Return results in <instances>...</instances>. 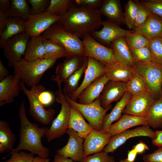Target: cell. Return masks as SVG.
<instances>
[{"instance_id": "1", "label": "cell", "mask_w": 162, "mask_h": 162, "mask_svg": "<svg viewBox=\"0 0 162 162\" xmlns=\"http://www.w3.org/2000/svg\"><path fill=\"white\" fill-rule=\"evenodd\" d=\"M102 21L99 9L73 4L57 22L64 29L83 38L97 31Z\"/></svg>"}, {"instance_id": "2", "label": "cell", "mask_w": 162, "mask_h": 162, "mask_svg": "<svg viewBox=\"0 0 162 162\" xmlns=\"http://www.w3.org/2000/svg\"><path fill=\"white\" fill-rule=\"evenodd\" d=\"M18 113L20 121L19 143L7 156L14 152L26 150L41 158H48L49 150L42 145L41 140L46 136L48 128L45 127H40L37 124L29 121L26 116L24 102L19 107Z\"/></svg>"}, {"instance_id": "3", "label": "cell", "mask_w": 162, "mask_h": 162, "mask_svg": "<svg viewBox=\"0 0 162 162\" xmlns=\"http://www.w3.org/2000/svg\"><path fill=\"white\" fill-rule=\"evenodd\" d=\"M57 59L43 58L29 62L23 58L13 66L14 75L32 88L38 85L44 73L53 67Z\"/></svg>"}, {"instance_id": "4", "label": "cell", "mask_w": 162, "mask_h": 162, "mask_svg": "<svg viewBox=\"0 0 162 162\" xmlns=\"http://www.w3.org/2000/svg\"><path fill=\"white\" fill-rule=\"evenodd\" d=\"M20 85L21 90L26 95L29 102L30 114L35 120L41 124L45 125L50 124L53 119L55 110L51 108L46 110L38 98L40 93L45 90V87L38 84L29 90L21 81Z\"/></svg>"}, {"instance_id": "5", "label": "cell", "mask_w": 162, "mask_h": 162, "mask_svg": "<svg viewBox=\"0 0 162 162\" xmlns=\"http://www.w3.org/2000/svg\"><path fill=\"white\" fill-rule=\"evenodd\" d=\"M42 35L46 39L52 40L61 45L70 56H83L84 47L82 40L64 29L57 22Z\"/></svg>"}, {"instance_id": "6", "label": "cell", "mask_w": 162, "mask_h": 162, "mask_svg": "<svg viewBox=\"0 0 162 162\" xmlns=\"http://www.w3.org/2000/svg\"><path fill=\"white\" fill-rule=\"evenodd\" d=\"M135 72L146 82L149 92L156 99L162 95V65L153 62H135Z\"/></svg>"}, {"instance_id": "7", "label": "cell", "mask_w": 162, "mask_h": 162, "mask_svg": "<svg viewBox=\"0 0 162 162\" xmlns=\"http://www.w3.org/2000/svg\"><path fill=\"white\" fill-rule=\"evenodd\" d=\"M58 88L56 92V100L61 104V107L59 114L52 121L46 134L49 142L63 136L68 128L71 106L63 93L61 85H58Z\"/></svg>"}, {"instance_id": "8", "label": "cell", "mask_w": 162, "mask_h": 162, "mask_svg": "<svg viewBox=\"0 0 162 162\" xmlns=\"http://www.w3.org/2000/svg\"><path fill=\"white\" fill-rule=\"evenodd\" d=\"M64 96L70 105L78 110L94 129L101 130L104 117L111 107L104 108L101 104L99 97L92 103L84 104L77 103L68 96Z\"/></svg>"}, {"instance_id": "9", "label": "cell", "mask_w": 162, "mask_h": 162, "mask_svg": "<svg viewBox=\"0 0 162 162\" xmlns=\"http://www.w3.org/2000/svg\"><path fill=\"white\" fill-rule=\"evenodd\" d=\"M30 38L24 32L14 35L4 44L1 48L9 67H13L23 59Z\"/></svg>"}, {"instance_id": "10", "label": "cell", "mask_w": 162, "mask_h": 162, "mask_svg": "<svg viewBox=\"0 0 162 162\" xmlns=\"http://www.w3.org/2000/svg\"><path fill=\"white\" fill-rule=\"evenodd\" d=\"M82 39L83 56L93 58L106 66L112 65L118 62L112 48L105 46L90 35L86 36Z\"/></svg>"}, {"instance_id": "11", "label": "cell", "mask_w": 162, "mask_h": 162, "mask_svg": "<svg viewBox=\"0 0 162 162\" xmlns=\"http://www.w3.org/2000/svg\"><path fill=\"white\" fill-rule=\"evenodd\" d=\"M140 136H147L153 140L155 138L156 135L154 131L148 124L128 129L112 136L109 143L103 151L107 154L112 153L130 138Z\"/></svg>"}, {"instance_id": "12", "label": "cell", "mask_w": 162, "mask_h": 162, "mask_svg": "<svg viewBox=\"0 0 162 162\" xmlns=\"http://www.w3.org/2000/svg\"><path fill=\"white\" fill-rule=\"evenodd\" d=\"M60 17L47 11L31 15L25 21V32L31 38L39 36L56 22Z\"/></svg>"}, {"instance_id": "13", "label": "cell", "mask_w": 162, "mask_h": 162, "mask_svg": "<svg viewBox=\"0 0 162 162\" xmlns=\"http://www.w3.org/2000/svg\"><path fill=\"white\" fill-rule=\"evenodd\" d=\"M69 138L67 144L57 151V153L66 158L75 161L81 162L84 158V139L72 129L68 128L66 131Z\"/></svg>"}, {"instance_id": "14", "label": "cell", "mask_w": 162, "mask_h": 162, "mask_svg": "<svg viewBox=\"0 0 162 162\" xmlns=\"http://www.w3.org/2000/svg\"><path fill=\"white\" fill-rule=\"evenodd\" d=\"M156 100L149 92L132 96L123 113L146 118Z\"/></svg>"}, {"instance_id": "15", "label": "cell", "mask_w": 162, "mask_h": 162, "mask_svg": "<svg viewBox=\"0 0 162 162\" xmlns=\"http://www.w3.org/2000/svg\"><path fill=\"white\" fill-rule=\"evenodd\" d=\"M102 28L100 31H96L90 35L99 43L111 44L114 40L119 38L125 37L133 32L124 29L118 25L107 20L102 21Z\"/></svg>"}, {"instance_id": "16", "label": "cell", "mask_w": 162, "mask_h": 162, "mask_svg": "<svg viewBox=\"0 0 162 162\" xmlns=\"http://www.w3.org/2000/svg\"><path fill=\"white\" fill-rule=\"evenodd\" d=\"M80 55L70 56L66 57L62 62L57 66L55 75L51 79L60 85L83 65L86 58Z\"/></svg>"}, {"instance_id": "17", "label": "cell", "mask_w": 162, "mask_h": 162, "mask_svg": "<svg viewBox=\"0 0 162 162\" xmlns=\"http://www.w3.org/2000/svg\"><path fill=\"white\" fill-rule=\"evenodd\" d=\"M106 72V67L105 65L93 58L88 57L84 79L77 89L69 98L76 102L78 96L85 88L95 80L105 74Z\"/></svg>"}, {"instance_id": "18", "label": "cell", "mask_w": 162, "mask_h": 162, "mask_svg": "<svg viewBox=\"0 0 162 162\" xmlns=\"http://www.w3.org/2000/svg\"><path fill=\"white\" fill-rule=\"evenodd\" d=\"M111 135L109 133L94 129L84 139V158L91 154L103 151L109 143Z\"/></svg>"}, {"instance_id": "19", "label": "cell", "mask_w": 162, "mask_h": 162, "mask_svg": "<svg viewBox=\"0 0 162 162\" xmlns=\"http://www.w3.org/2000/svg\"><path fill=\"white\" fill-rule=\"evenodd\" d=\"M126 91L125 82L109 80L99 97L102 106L105 109L111 107V103L118 102Z\"/></svg>"}, {"instance_id": "20", "label": "cell", "mask_w": 162, "mask_h": 162, "mask_svg": "<svg viewBox=\"0 0 162 162\" xmlns=\"http://www.w3.org/2000/svg\"><path fill=\"white\" fill-rule=\"evenodd\" d=\"M20 80L14 75H9L0 82V106L14 101L21 89Z\"/></svg>"}, {"instance_id": "21", "label": "cell", "mask_w": 162, "mask_h": 162, "mask_svg": "<svg viewBox=\"0 0 162 162\" xmlns=\"http://www.w3.org/2000/svg\"><path fill=\"white\" fill-rule=\"evenodd\" d=\"M148 124L146 118L124 114L109 127L106 132L112 136L133 127Z\"/></svg>"}, {"instance_id": "22", "label": "cell", "mask_w": 162, "mask_h": 162, "mask_svg": "<svg viewBox=\"0 0 162 162\" xmlns=\"http://www.w3.org/2000/svg\"><path fill=\"white\" fill-rule=\"evenodd\" d=\"M109 80L104 74L87 86L78 98L79 103L86 104L92 103L99 98Z\"/></svg>"}, {"instance_id": "23", "label": "cell", "mask_w": 162, "mask_h": 162, "mask_svg": "<svg viewBox=\"0 0 162 162\" xmlns=\"http://www.w3.org/2000/svg\"><path fill=\"white\" fill-rule=\"evenodd\" d=\"M133 31L144 36L150 40L157 38H162V19L152 14L146 21Z\"/></svg>"}, {"instance_id": "24", "label": "cell", "mask_w": 162, "mask_h": 162, "mask_svg": "<svg viewBox=\"0 0 162 162\" xmlns=\"http://www.w3.org/2000/svg\"><path fill=\"white\" fill-rule=\"evenodd\" d=\"M99 10L101 15L105 16L108 20L118 25L124 23V14L119 0H103Z\"/></svg>"}, {"instance_id": "25", "label": "cell", "mask_w": 162, "mask_h": 162, "mask_svg": "<svg viewBox=\"0 0 162 162\" xmlns=\"http://www.w3.org/2000/svg\"><path fill=\"white\" fill-rule=\"evenodd\" d=\"M70 106L68 128L75 131L80 136L85 139L94 129L86 122L82 115L78 110Z\"/></svg>"}, {"instance_id": "26", "label": "cell", "mask_w": 162, "mask_h": 162, "mask_svg": "<svg viewBox=\"0 0 162 162\" xmlns=\"http://www.w3.org/2000/svg\"><path fill=\"white\" fill-rule=\"evenodd\" d=\"M106 67L105 74L110 81L126 82L135 72L134 68L127 66L119 62Z\"/></svg>"}, {"instance_id": "27", "label": "cell", "mask_w": 162, "mask_h": 162, "mask_svg": "<svg viewBox=\"0 0 162 162\" xmlns=\"http://www.w3.org/2000/svg\"><path fill=\"white\" fill-rule=\"evenodd\" d=\"M111 45L115 56L119 62L127 66L134 68L135 62L126 43L124 37L116 39L112 42Z\"/></svg>"}, {"instance_id": "28", "label": "cell", "mask_w": 162, "mask_h": 162, "mask_svg": "<svg viewBox=\"0 0 162 162\" xmlns=\"http://www.w3.org/2000/svg\"><path fill=\"white\" fill-rule=\"evenodd\" d=\"M132 96L126 91L119 100L111 112L104 117L101 131L106 132L109 127L113 122L118 121L122 116V113ZM107 133V132H106Z\"/></svg>"}, {"instance_id": "29", "label": "cell", "mask_w": 162, "mask_h": 162, "mask_svg": "<svg viewBox=\"0 0 162 162\" xmlns=\"http://www.w3.org/2000/svg\"><path fill=\"white\" fill-rule=\"evenodd\" d=\"M45 39L42 34L31 38L24 58L29 62L44 58Z\"/></svg>"}, {"instance_id": "30", "label": "cell", "mask_w": 162, "mask_h": 162, "mask_svg": "<svg viewBox=\"0 0 162 162\" xmlns=\"http://www.w3.org/2000/svg\"><path fill=\"white\" fill-rule=\"evenodd\" d=\"M25 21L20 17L8 18L5 29L0 35L1 48L9 39L16 34L25 32Z\"/></svg>"}, {"instance_id": "31", "label": "cell", "mask_w": 162, "mask_h": 162, "mask_svg": "<svg viewBox=\"0 0 162 162\" xmlns=\"http://www.w3.org/2000/svg\"><path fill=\"white\" fill-rule=\"evenodd\" d=\"M16 136L7 122L0 120V154L10 152L13 148Z\"/></svg>"}, {"instance_id": "32", "label": "cell", "mask_w": 162, "mask_h": 162, "mask_svg": "<svg viewBox=\"0 0 162 162\" xmlns=\"http://www.w3.org/2000/svg\"><path fill=\"white\" fill-rule=\"evenodd\" d=\"M88 57H87L82 66L64 81L63 91L64 95L70 97L77 89L79 80L86 69Z\"/></svg>"}, {"instance_id": "33", "label": "cell", "mask_w": 162, "mask_h": 162, "mask_svg": "<svg viewBox=\"0 0 162 162\" xmlns=\"http://www.w3.org/2000/svg\"><path fill=\"white\" fill-rule=\"evenodd\" d=\"M146 118L150 127L162 128V95L155 100Z\"/></svg>"}, {"instance_id": "34", "label": "cell", "mask_w": 162, "mask_h": 162, "mask_svg": "<svg viewBox=\"0 0 162 162\" xmlns=\"http://www.w3.org/2000/svg\"><path fill=\"white\" fill-rule=\"evenodd\" d=\"M26 0H11V7L6 13L9 17L22 18L27 20L31 15V8Z\"/></svg>"}, {"instance_id": "35", "label": "cell", "mask_w": 162, "mask_h": 162, "mask_svg": "<svg viewBox=\"0 0 162 162\" xmlns=\"http://www.w3.org/2000/svg\"><path fill=\"white\" fill-rule=\"evenodd\" d=\"M126 87L127 91L132 96L149 92L144 80L136 72L126 82Z\"/></svg>"}, {"instance_id": "36", "label": "cell", "mask_w": 162, "mask_h": 162, "mask_svg": "<svg viewBox=\"0 0 162 162\" xmlns=\"http://www.w3.org/2000/svg\"><path fill=\"white\" fill-rule=\"evenodd\" d=\"M45 54L44 58L58 59L70 56L66 49L59 44L52 40L46 39L45 43Z\"/></svg>"}, {"instance_id": "37", "label": "cell", "mask_w": 162, "mask_h": 162, "mask_svg": "<svg viewBox=\"0 0 162 162\" xmlns=\"http://www.w3.org/2000/svg\"><path fill=\"white\" fill-rule=\"evenodd\" d=\"M74 2L72 0H51L46 11L61 17L66 12Z\"/></svg>"}, {"instance_id": "38", "label": "cell", "mask_w": 162, "mask_h": 162, "mask_svg": "<svg viewBox=\"0 0 162 162\" xmlns=\"http://www.w3.org/2000/svg\"><path fill=\"white\" fill-rule=\"evenodd\" d=\"M130 50L148 46L150 40L142 34L133 32L124 37Z\"/></svg>"}, {"instance_id": "39", "label": "cell", "mask_w": 162, "mask_h": 162, "mask_svg": "<svg viewBox=\"0 0 162 162\" xmlns=\"http://www.w3.org/2000/svg\"><path fill=\"white\" fill-rule=\"evenodd\" d=\"M137 4L136 1L129 0L125 7L124 22L130 29L135 28V22L137 11Z\"/></svg>"}, {"instance_id": "40", "label": "cell", "mask_w": 162, "mask_h": 162, "mask_svg": "<svg viewBox=\"0 0 162 162\" xmlns=\"http://www.w3.org/2000/svg\"><path fill=\"white\" fill-rule=\"evenodd\" d=\"M148 47L153 62L162 65V38H157L150 40Z\"/></svg>"}, {"instance_id": "41", "label": "cell", "mask_w": 162, "mask_h": 162, "mask_svg": "<svg viewBox=\"0 0 162 162\" xmlns=\"http://www.w3.org/2000/svg\"><path fill=\"white\" fill-rule=\"evenodd\" d=\"M130 50L135 62H153L152 53L148 46Z\"/></svg>"}, {"instance_id": "42", "label": "cell", "mask_w": 162, "mask_h": 162, "mask_svg": "<svg viewBox=\"0 0 162 162\" xmlns=\"http://www.w3.org/2000/svg\"><path fill=\"white\" fill-rule=\"evenodd\" d=\"M138 6L135 28L143 24L147 20L151 14L149 10L140 2L136 1Z\"/></svg>"}, {"instance_id": "43", "label": "cell", "mask_w": 162, "mask_h": 162, "mask_svg": "<svg viewBox=\"0 0 162 162\" xmlns=\"http://www.w3.org/2000/svg\"><path fill=\"white\" fill-rule=\"evenodd\" d=\"M140 2L152 14L162 19V0L142 1Z\"/></svg>"}, {"instance_id": "44", "label": "cell", "mask_w": 162, "mask_h": 162, "mask_svg": "<svg viewBox=\"0 0 162 162\" xmlns=\"http://www.w3.org/2000/svg\"><path fill=\"white\" fill-rule=\"evenodd\" d=\"M49 0H29L31 6V15L41 14L46 11L50 4Z\"/></svg>"}, {"instance_id": "45", "label": "cell", "mask_w": 162, "mask_h": 162, "mask_svg": "<svg viewBox=\"0 0 162 162\" xmlns=\"http://www.w3.org/2000/svg\"><path fill=\"white\" fill-rule=\"evenodd\" d=\"M81 162H116L113 157L103 152L89 155Z\"/></svg>"}, {"instance_id": "46", "label": "cell", "mask_w": 162, "mask_h": 162, "mask_svg": "<svg viewBox=\"0 0 162 162\" xmlns=\"http://www.w3.org/2000/svg\"><path fill=\"white\" fill-rule=\"evenodd\" d=\"M9 159L1 162H32L34 154L24 152L20 151L11 154Z\"/></svg>"}, {"instance_id": "47", "label": "cell", "mask_w": 162, "mask_h": 162, "mask_svg": "<svg viewBox=\"0 0 162 162\" xmlns=\"http://www.w3.org/2000/svg\"><path fill=\"white\" fill-rule=\"evenodd\" d=\"M142 160L144 162H162V147L152 153L144 155Z\"/></svg>"}, {"instance_id": "48", "label": "cell", "mask_w": 162, "mask_h": 162, "mask_svg": "<svg viewBox=\"0 0 162 162\" xmlns=\"http://www.w3.org/2000/svg\"><path fill=\"white\" fill-rule=\"evenodd\" d=\"M103 1L102 0H76L75 1V2L79 5L91 8L99 9Z\"/></svg>"}, {"instance_id": "49", "label": "cell", "mask_w": 162, "mask_h": 162, "mask_svg": "<svg viewBox=\"0 0 162 162\" xmlns=\"http://www.w3.org/2000/svg\"><path fill=\"white\" fill-rule=\"evenodd\" d=\"M38 98L39 100L44 106L50 104L52 102L54 98L53 95L51 92L45 90L40 93Z\"/></svg>"}, {"instance_id": "50", "label": "cell", "mask_w": 162, "mask_h": 162, "mask_svg": "<svg viewBox=\"0 0 162 162\" xmlns=\"http://www.w3.org/2000/svg\"><path fill=\"white\" fill-rule=\"evenodd\" d=\"M156 137L152 140V143L154 146L159 147H162V130L154 131Z\"/></svg>"}, {"instance_id": "51", "label": "cell", "mask_w": 162, "mask_h": 162, "mask_svg": "<svg viewBox=\"0 0 162 162\" xmlns=\"http://www.w3.org/2000/svg\"><path fill=\"white\" fill-rule=\"evenodd\" d=\"M8 18L6 13L0 11V35L5 29Z\"/></svg>"}, {"instance_id": "52", "label": "cell", "mask_w": 162, "mask_h": 162, "mask_svg": "<svg viewBox=\"0 0 162 162\" xmlns=\"http://www.w3.org/2000/svg\"><path fill=\"white\" fill-rule=\"evenodd\" d=\"M133 148L135 150L137 154L143 153L146 150L149 149L148 146L142 141L134 145Z\"/></svg>"}, {"instance_id": "53", "label": "cell", "mask_w": 162, "mask_h": 162, "mask_svg": "<svg viewBox=\"0 0 162 162\" xmlns=\"http://www.w3.org/2000/svg\"><path fill=\"white\" fill-rule=\"evenodd\" d=\"M11 2L9 0H0V11L7 13L11 7Z\"/></svg>"}, {"instance_id": "54", "label": "cell", "mask_w": 162, "mask_h": 162, "mask_svg": "<svg viewBox=\"0 0 162 162\" xmlns=\"http://www.w3.org/2000/svg\"><path fill=\"white\" fill-rule=\"evenodd\" d=\"M9 73L7 68L3 64L1 59H0V82L3 80L9 75Z\"/></svg>"}, {"instance_id": "55", "label": "cell", "mask_w": 162, "mask_h": 162, "mask_svg": "<svg viewBox=\"0 0 162 162\" xmlns=\"http://www.w3.org/2000/svg\"><path fill=\"white\" fill-rule=\"evenodd\" d=\"M72 159L66 158L57 153L55 155L53 162H75Z\"/></svg>"}, {"instance_id": "56", "label": "cell", "mask_w": 162, "mask_h": 162, "mask_svg": "<svg viewBox=\"0 0 162 162\" xmlns=\"http://www.w3.org/2000/svg\"><path fill=\"white\" fill-rule=\"evenodd\" d=\"M137 154L136 152L132 148L128 151L127 158L125 160L127 162H135Z\"/></svg>"}, {"instance_id": "57", "label": "cell", "mask_w": 162, "mask_h": 162, "mask_svg": "<svg viewBox=\"0 0 162 162\" xmlns=\"http://www.w3.org/2000/svg\"><path fill=\"white\" fill-rule=\"evenodd\" d=\"M50 160L48 158H44L38 156L34 158L32 162H50Z\"/></svg>"}, {"instance_id": "58", "label": "cell", "mask_w": 162, "mask_h": 162, "mask_svg": "<svg viewBox=\"0 0 162 162\" xmlns=\"http://www.w3.org/2000/svg\"><path fill=\"white\" fill-rule=\"evenodd\" d=\"M118 162H127L125 160H121Z\"/></svg>"}, {"instance_id": "59", "label": "cell", "mask_w": 162, "mask_h": 162, "mask_svg": "<svg viewBox=\"0 0 162 162\" xmlns=\"http://www.w3.org/2000/svg\"></svg>"}]
</instances>
